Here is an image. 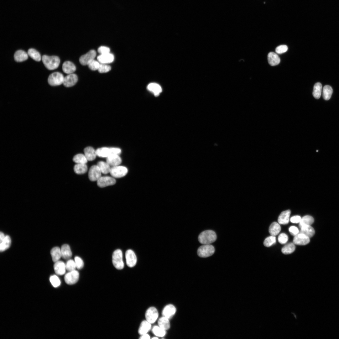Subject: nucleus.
I'll return each instance as SVG.
<instances>
[{"mask_svg":"<svg viewBox=\"0 0 339 339\" xmlns=\"http://www.w3.org/2000/svg\"><path fill=\"white\" fill-rule=\"evenodd\" d=\"M125 258L127 265L129 268L134 267L137 262V258L133 251L131 249L127 250L125 253Z\"/></svg>","mask_w":339,"mask_h":339,"instance_id":"1a4fd4ad","label":"nucleus"},{"mask_svg":"<svg viewBox=\"0 0 339 339\" xmlns=\"http://www.w3.org/2000/svg\"><path fill=\"white\" fill-rule=\"evenodd\" d=\"M150 338V336L148 333L141 335L139 337L140 339H149Z\"/></svg>","mask_w":339,"mask_h":339,"instance_id":"5fc2aeb1","label":"nucleus"},{"mask_svg":"<svg viewBox=\"0 0 339 339\" xmlns=\"http://www.w3.org/2000/svg\"><path fill=\"white\" fill-rule=\"evenodd\" d=\"M289 231L291 234L295 236L299 233V231L297 227L295 226H292L290 227Z\"/></svg>","mask_w":339,"mask_h":339,"instance_id":"603ef678","label":"nucleus"},{"mask_svg":"<svg viewBox=\"0 0 339 339\" xmlns=\"http://www.w3.org/2000/svg\"><path fill=\"white\" fill-rule=\"evenodd\" d=\"M215 248L211 244L204 245L198 249L197 254L199 256L206 258L212 256L215 253Z\"/></svg>","mask_w":339,"mask_h":339,"instance_id":"20e7f679","label":"nucleus"},{"mask_svg":"<svg viewBox=\"0 0 339 339\" xmlns=\"http://www.w3.org/2000/svg\"><path fill=\"white\" fill-rule=\"evenodd\" d=\"M276 242L275 237L271 236L268 237L265 240L263 244L265 246L269 247L275 244Z\"/></svg>","mask_w":339,"mask_h":339,"instance_id":"c03bdc74","label":"nucleus"},{"mask_svg":"<svg viewBox=\"0 0 339 339\" xmlns=\"http://www.w3.org/2000/svg\"><path fill=\"white\" fill-rule=\"evenodd\" d=\"M80 278V274L76 270L69 271L66 274L64 277L65 282L69 285H72L76 284Z\"/></svg>","mask_w":339,"mask_h":339,"instance_id":"0eeeda50","label":"nucleus"},{"mask_svg":"<svg viewBox=\"0 0 339 339\" xmlns=\"http://www.w3.org/2000/svg\"><path fill=\"white\" fill-rule=\"evenodd\" d=\"M100 64L98 61L93 60L90 62L88 65L89 68L92 70H98Z\"/></svg>","mask_w":339,"mask_h":339,"instance_id":"49530a36","label":"nucleus"},{"mask_svg":"<svg viewBox=\"0 0 339 339\" xmlns=\"http://www.w3.org/2000/svg\"><path fill=\"white\" fill-rule=\"evenodd\" d=\"M291 211L288 210L282 212L278 219V223L280 224L286 225L289 222Z\"/></svg>","mask_w":339,"mask_h":339,"instance_id":"b1692460","label":"nucleus"},{"mask_svg":"<svg viewBox=\"0 0 339 339\" xmlns=\"http://www.w3.org/2000/svg\"><path fill=\"white\" fill-rule=\"evenodd\" d=\"M310 242V238L304 234L299 233L295 236L293 243L298 245H305Z\"/></svg>","mask_w":339,"mask_h":339,"instance_id":"4468645a","label":"nucleus"},{"mask_svg":"<svg viewBox=\"0 0 339 339\" xmlns=\"http://www.w3.org/2000/svg\"><path fill=\"white\" fill-rule=\"evenodd\" d=\"M278 241L281 244H284L286 243L288 240V236L285 233H282L280 234L278 238Z\"/></svg>","mask_w":339,"mask_h":339,"instance_id":"09e8293b","label":"nucleus"},{"mask_svg":"<svg viewBox=\"0 0 339 339\" xmlns=\"http://www.w3.org/2000/svg\"><path fill=\"white\" fill-rule=\"evenodd\" d=\"M62 257L65 260H69L72 257V253L70 246L67 244L63 245L61 248Z\"/></svg>","mask_w":339,"mask_h":339,"instance_id":"412c9836","label":"nucleus"},{"mask_svg":"<svg viewBox=\"0 0 339 339\" xmlns=\"http://www.w3.org/2000/svg\"><path fill=\"white\" fill-rule=\"evenodd\" d=\"M97 155L101 157H107L109 155L113 154L112 148L102 147L97 149L96 150Z\"/></svg>","mask_w":339,"mask_h":339,"instance_id":"aec40b11","label":"nucleus"},{"mask_svg":"<svg viewBox=\"0 0 339 339\" xmlns=\"http://www.w3.org/2000/svg\"><path fill=\"white\" fill-rule=\"evenodd\" d=\"M54 268L55 272L59 275L65 274L67 270L65 263L59 260L55 262Z\"/></svg>","mask_w":339,"mask_h":339,"instance_id":"dca6fc26","label":"nucleus"},{"mask_svg":"<svg viewBox=\"0 0 339 339\" xmlns=\"http://www.w3.org/2000/svg\"><path fill=\"white\" fill-rule=\"evenodd\" d=\"M28 54L34 60L39 62L41 60V56L40 53L34 49H30L28 51Z\"/></svg>","mask_w":339,"mask_h":339,"instance_id":"e433bc0d","label":"nucleus"},{"mask_svg":"<svg viewBox=\"0 0 339 339\" xmlns=\"http://www.w3.org/2000/svg\"><path fill=\"white\" fill-rule=\"evenodd\" d=\"M51 255L54 262L59 261L62 257L61 248L58 247L54 248L51 251Z\"/></svg>","mask_w":339,"mask_h":339,"instance_id":"7c9ffc66","label":"nucleus"},{"mask_svg":"<svg viewBox=\"0 0 339 339\" xmlns=\"http://www.w3.org/2000/svg\"><path fill=\"white\" fill-rule=\"evenodd\" d=\"M153 333L158 337H163L166 334V331L163 329L158 325L154 326L152 329Z\"/></svg>","mask_w":339,"mask_h":339,"instance_id":"c9c22d12","label":"nucleus"},{"mask_svg":"<svg viewBox=\"0 0 339 339\" xmlns=\"http://www.w3.org/2000/svg\"><path fill=\"white\" fill-rule=\"evenodd\" d=\"M74 260L76 265V269H82L84 266V262L82 259L79 256L75 257Z\"/></svg>","mask_w":339,"mask_h":339,"instance_id":"a18cd8bd","label":"nucleus"},{"mask_svg":"<svg viewBox=\"0 0 339 339\" xmlns=\"http://www.w3.org/2000/svg\"><path fill=\"white\" fill-rule=\"evenodd\" d=\"M76 68L75 65L69 61L65 62L63 65L62 70L63 72L67 74H73L76 70Z\"/></svg>","mask_w":339,"mask_h":339,"instance_id":"4be33fe9","label":"nucleus"},{"mask_svg":"<svg viewBox=\"0 0 339 339\" xmlns=\"http://www.w3.org/2000/svg\"><path fill=\"white\" fill-rule=\"evenodd\" d=\"M216 232L212 230H208L201 232L198 237L200 243L203 245L210 244L216 240Z\"/></svg>","mask_w":339,"mask_h":339,"instance_id":"f257e3e1","label":"nucleus"},{"mask_svg":"<svg viewBox=\"0 0 339 339\" xmlns=\"http://www.w3.org/2000/svg\"><path fill=\"white\" fill-rule=\"evenodd\" d=\"M73 161L77 164H86L87 159L85 155L80 154L75 155L73 158Z\"/></svg>","mask_w":339,"mask_h":339,"instance_id":"a19ab883","label":"nucleus"},{"mask_svg":"<svg viewBox=\"0 0 339 339\" xmlns=\"http://www.w3.org/2000/svg\"><path fill=\"white\" fill-rule=\"evenodd\" d=\"M159 313L157 309L154 307H150L146 310L145 313L146 320L151 324H153L158 319Z\"/></svg>","mask_w":339,"mask_h":339,"instance_id":"6e6552de","label":"nucleus"},{"mask_svg":"<svg viewBox=\"0 0 339 339\" xmlns=\"http://www.w3.org/2000/svg\"><path fill=\"white\" fill-rule=\"evenodd\" d=\"M333 92V90L331 87L328 85L324 86L323 90V96L326 100H329Z\"/></svg>","mask_w":339,"mask_h":339,"instance_id":"4c0bfd02","label":"nucleus"},{"mask_svg":"<svg viewBox=\"0 0 339 339\" xmlns=\"http://www.w3.org/2000/svg\"><path fill=\"white\" fill-rule=\"evenodd\" d=\"M74 171L78 175H83L87 171V166L85 164H77L74 167Z\"/></svg>","mask_w":339,"mask_h":339,"instance_id":"2f4dec72","label":"nucleus"},{"mask_svg":"<svg viewBox=\"0 0 339 339\" xmlns=\"http://www.w3.org/2000/svg\"><path fill=\"white\" fill-rule=\"evenodd\" d=\"M322 87L321 84L319 82L316 83L314 86L313 95L316 99H319L321 97Z\"/></svg>","mask_w":339,"mask_h":339,"instance_id":"58836bf2","label":"nucleus"},{"mask_svg":"<svg viewBox=\"0 0 339 339\" xmlns=\"http://www.w3.org/2000/svg\"><path fill=\"white\" fill-rule=\"evenodd\" d=\"M115 179L110 177L105 176L101 177L97 181V185L100 188H104L109 186L112 185L116 184Z\"/></svg>","mask_w":339,"mask_h":339,"instance_id":"f8f14e48","label":"nucleus"},{"mask_svg":"<svg viewBox=\"0 0 339 339\" xmlns=\"http://www.w3.org/2000/svg\"><path fill=\"white\" fill-rule=\"evenodd\" d=\"M96 55V52L95 50H90L80 57L79 59L80 62L82 65H88L90 62L94 60Z\"/></svg>","mask_w":339,"mask_h":339,"instance_id":"ddd939ff","label":"nucleus"},{"mask_svg":"<svg viewBox=\"0 0 339 339\" xmlns=\"http://www.w3.org/2000/svg\"><path fill=\"white\" fill-rule=\"evenodd\" d=\"M112 261L113 265L117 269L121 270L124 267L123 260V253L120 249H117L113 252L112 256Z\"/></svg>","mask_w":339,"mask_h":339,"instance_id":"7ed1b4c3","label":"nucleus"},{"mask_svg":"<svg viewBox=\"0 0 339 339\" xmlns=\"http://www.w3.org/2000/svg\"><path fill=\"white\" fill-rule=\"evenodd\" d=\"M64 78L62 73L59 72H54L49 76L48 82L49 84L52 86H60L63 84Z\"/></svg>","mask_w":339,"mask_h":339,"instance_id":"39448f33","label":"nucleus"},{"mask_svg":"<svg viewBox=\"0 0 339 339\" xmlns=\"http://www.w3.org/2000/svg\"><path fill=\"white\" fill-rule=\"evenodd\" d=\"M128 173V170L123 166H115L111 168L110 173L113 177L119 178L124 177Z\"/></svg>","mask_w":339,"mask_h":339,"instance_id":"423d86ee","label":"nucleus"},{"mask_svg":"<svg viewBox=\"0 0 339 339\" xmlns=\"http://www.w3.org/2000/svg\"><path fill=\"white\" fill-rule=\"evenodd\" d=\"M268 59L269 64L272 66L277 65L280 62V59L278 55L273 52L268 54Z\"/></svg>","mask_w":339,"mask_h":339,"instance_id":"5701e85b","label":"nucleus"},{"mask_svg":"<svg viewBox=\"0 0 339 339\" xmlns=\"http://www.w3.org/2000/svg\"><path fill=\"white\" fill-rule=\"evenodd\" d=\"M11 239L9 236H6L3 240L0 242V251L1 252H3L8 249L10 247L11 244Z\"/></svg>","mask_w":339,"mask_h":339,"instance_id":"c756f323","label":"nucleus"},{"mask_svg":"<svg viewBox=\"0 0 339 339\" xmlns=\"http://www.w3.org/2000/svg\"><path fill=\"white\" fill-rule=\"evenodd\" d=\"M50 280L52 285L55 288L58 287L61 284V281L59 277L56 275H54L51 276Z\"/></svg>","mask_w":339,"mask_h":339,"instance_id":"79ce46f5","label":"nucleus"},{"mask_svg":"<svg viewBox=\"0 0 339 339\" xmlns=\"http://www.w3.org/2000/svg\"><path fill=\"white\" fill-rule=\"evenodd\" d=\"M97 59L99 62L102 64H107L112 62L114 59L113 55L110 53L101 55L97 57Z\"/></svg>","mask_w":339,"mask_h":339,"instance_id":"6ab92c4d","label":"nucleus"},{"mask_svg":"<svg viewBox=\"0 0 339 339\" xmlns=\"http://www.w3.org/2000/svg\"><path fill=\"white\" fill-rule=\"evenodd\" d=\"M314 219L311 216H305L301 218L299 226L300 228L305 225L311 226L314 222Z\"/></svg>","mask_w":339,"mask_h":339,"instance_id":"f704fd0d","label":"nucleus"},{"mask_svg":"<svg viewBox=\"0 0 339 339\" xmlns=\"http://www.w3.org/2000/svg\"><path fill=\"white\" fill-rule=\"evenodd\" d=\"M97 165L102 174L106 175L110 173L111 168L110 165L107 162L99 161L97 163Z\"/></svg>","mask_w":339,"mask_h":339,"instance_id":"72a5a7b5","label":"nucleus"},{"mask_svg":"<svg viewBox=\"0 0 339 339\" xmlns=\"http://www.w3.org/2000/svg\"><path fill=\"white\" fill-rule=\"evenodd\" d=\"M66 269L68 272L76 270V265L74 260L69 259L65 263Z\"/></svg>","mask_w":339,"mask_h":339,"instance_id":"37998d69","label":"nucleus"},{"mask_svg":"<svg viewBox=\"0 0 339 339\" xmlns=\"http://www.w3.org/2000/svg\"><path fill=\"white\" fill-rule=\"evenodd\" d=\"M85 155L88 160L91 161L94 160L97 155L96 151L91 147H88L84 150Z\"/></svg>","mask_w":339,"mask_h":339,"instance_id":"393cba45","label":"nucleus"},{"mask_svg":"<svg viewBox=\"0 0 339 339\" xmlns=\"http://www.w3.org/2000/svg\"><path fill=\"white\" fill-rule=\"evenodd\" d=\"M6 237V235L2 232H1L0 233V242L2 241Z\"/></svg>","mask_w":339,"mask_h":339,"instance_id":"6e6d98bb","label":"nucleus"},{"mask_svg":"<svg viewBox=\"0 0 339 339\" xmlns=\"http://www.w3.org/2000/svg\"><path fill=\"white\" fill-rule=\"evenodd\" d=\"M107 162L110 166H118L121 164L122 159L118 154H112L107 158Z\"/></svg>","mask_w":339,"mask_h":339,"instance_id":"f3484780","label":"nucleus"},{"mask_svg":"<svg viewBox=\"0 0 339 339\" xmlns=\"http://www.w3.org/2000/svg\"><path fill=\"white\" fill-rule=\"evenodd\" d=\"M111 69V67L106 64H100L98 71L100 73H106L110 71Z\"/></svg>","mask_w":339,"mask_h":339,"instance_id":"de8ad7c7","label":"nucleus"},{"mask_svg":"<svg viewBox=\"0 0 339 339\" xmlns=\"http://www.w3.org/2000/svg\"><path fill=\"white\" fill-rule=\"evenodd\" d=\"M78 80V77L75 74H69L64 78L63 84L66 87H71L76 83Z\"/></svg>","mask_w":339,"mask_h":339,"instance_id":"2eb2a0df","label":"nucleus"},{"mask_svg":"<svg viewBox=\"0 0 339 339\" xmlns=\"http://www.w3.org/2000/svg\"><path fill=\"white\" fill-rule=\"evenodd\" d=\"M42 60L45 67L50 70L57 69L59 67L60 62V58L56 56L44 55L42 56Z\"/></svg>","mask_w":339,"mask_h":339,"instance_id":"f03ea898","label":"nucleus"},{"mask_svg":"<svg viewBox=\"0 0 339 339\" xmlns=\"http://www.w3.org/2000/svg\"><path fill=\"white\" fill-rule=\"evenodd\" d=\"M88 177L91 181H96L101 177V172L97 165L92 166L90 169Z\"/></svg>","mask_w":339,"mask_h":339,"instance_id":"9d476101","label":"nucleus"},{"mask_svg":"<svg viewBox=\"0 0 339 339\" xmlns=\"http://www.w3.org/2000/svg\"><path fill=\"white\" fill-rule=\"evenodd\" d=\"M151 324L146 320L141 323L138 329V333L140 335L148 333L152 329Z\"/></svg>","mask_w":339,"mask_h":339,"instance_id":"a211bd4d","label":"nucleus"},{"mask_svg":"<svg viewBox=\"0 0 339 339\" xmlns=\"http://www.w3.org/2000/svg\"><path fill=\"white\" fill-rule=\"evenodd\" d=\"M300 233L304 234L309 238L312 237L315 234L314 229L310 226L305 225L300 228Z\"/></svg>","mask_w":339,"mask_h":339,"instance_id":"bb28decb","label":"nucleus"},{"mask_svg":"<svg viewBox=\"0 0 339 339\" xmlns=\"http://www.w3.org/2000/svg\"><path fill=\"white\" fill-rule=\"evenodd\" d=\"M176 312L177 309L176 307L173 304H169L166 305L162 311V316L170 319L174 316Z\"/></svg>","mask_w":339,"mask_h":339,"instance_id":"9b49d317","label":"nucleus"},{"mask_svg":"<svg viewBox=\"0 0 339 339\" xmlns=\"http://www.w3.org/2000/svg\"><path fill=\"white\" fill-rule=\"evenodd\" d=\"M295 247L294 243H290L286 245L282 249V253L284 254L293 253L295 250Z\"/></svg>","mask_w":339,"mask_h":339,"instance_id":"ea45409f","label":"nucleus"},{"mask_svg":"<svg viewBox=\"0 0 339 339\" xmlns=\"http://www.w3.org/2000/svg\"><path fill=\"white\" fill-rule=\"evenodd\" d=\"M110 51V49L109 48L105 46H101L98 49V52L101 55L109 53Z\"/></svg>","mask_w":339,"mask_h":339,"instance_id":"3c124183","label":"nucleus"},{"mask_svg":"<svg viewBox=\"0 0 339 339\" xmlns=\"http://www.w3.org/2000/svg\"><path fill=\"white\" fill-rule=\"evenodd\" d=\"M147 88L156 96H159L162 91V89L160 86L156 83H151L149 84Z\"/></svg>","mask_w":339,"mask_h":339,"instance_id":"cd10ccee","label":"nucleus"},{"mask_svg":"<svg viewBox=\"0 0 339 339\" xmlns=\"http://www.w3.org/2000/svg\"><path fill=\"white\" fill-rule=\"evenodd\" d=\"M301 217L299 216H296L292 217L290 219V221L291 222L293 223H299L301 219Z\"/></svg>","mask_w":339,"mask_h":339,"instance_id":"864d4df0","label":"nucleus"},{"mask_svg":"<svg viewBox=\"0 0 339 339\" xmlns=\"http://www.w3.org/2000/svg\"><path fill=\"white\" fill-rule=\"evenodd\" d=\"M28 54L23 50L17 51L14 55L15 60L17 62H20L25 61L28 59Z\"/></svg>","mask_w":339,"mask_h":339,"instance_id":"a878e982","label":"nucleus"},{"mask_svg":"<svg viewBox=\"0 0 339 339\" xmlns=\"http://www.w3.org/2000/svg\"><path fill=\"white\" fill-rule=\"evenodd\" d=\"M288 47L286 45H281L277 47L275 50L276 52L279 54H281L287 51Z\"/></svg>","mask_w":339,"mask_h":339,"instance_id":"8fccbe9b","label":"nucleus"},{"mask_svg":"<svg viewBox=\"0 0 339 339\" xmlns=\"http://www.w3.org/2000/svg\"><path fill=\"white\" fill-rule=\"evenodd\" d=\"M169 319L162 316L158 321V325L165 331L168 330L170 328V323Z\"/></svg>","mask_w":339,"mask_h":339,"instance_id":"c85d7f7f","label":"nucleus"},{"mask_svg":"<svg viewBox=\"0 0 339 339\" xmlns=\"http://www.w3.org/2000/svg\"><path fill=\"white\" fill-rule=\"evenodd\" d=\"M152 338L153 339H159V338H158V337H157V336H155V337H153Z\"/></svg>","mask_w":339,"mask_h":339,"instance_id":"4d7b16f0","label":"nucleus"},{"mask_svg":"<svg viewBox=\"0 0 339 339\" xmlns=\"http://www.w3.org/2000/svg\"><path fill=\"white\" fill-rule=\"evenodd\" d=\"M281 230V228L279 224L277 222H274L270 225L269 232L271 236H275L279 233Z\"/></svg>","mask_w":339,"mask_h":339,"instance_id":"473e14b6","label":"nucleus"}]
</instances>
